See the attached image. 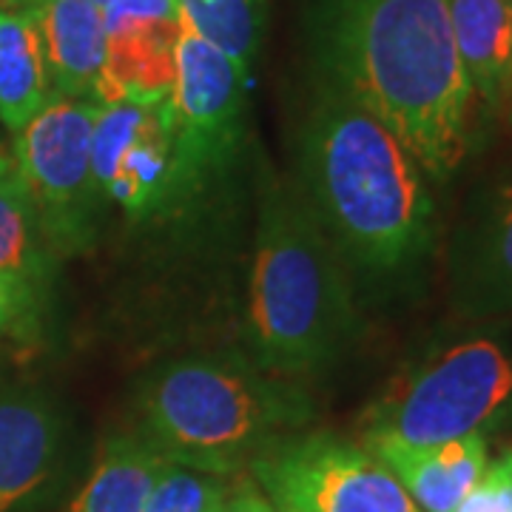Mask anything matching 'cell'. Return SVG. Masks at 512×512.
Returning a JSON list of instances; mask_svg holds the SVG:
<instances>
[{"label":"cell","mask_w":512,"mask_h":512,"mask_svg":"<svg viewBox=\"0 0 512 512\" xmlns=\"http://www.w3.org/2000/svg\"><path fill=\"white\" fill-rule=\"evenodd\" d=\"M92 3H94V6H100V9H106L111 0H92Z\"/></svg>","instance_id":"27"},{"label":"cell","mask_w":512,"mask_h":512,"mask_svg":"<svg viewBox=\"0 0 512 512\" xmlns=\"http://www.w3.org/2000/svg\"><path fill=\"white\" fill-rule=\"evenodd\" d=\"M15 168V160H12V154L6 151V148L0 146V174H6V171H12Z\"/></svg>","instance_id":"23"},{"label":"cell","mask_w":512,"mask_h":512,"mask_svg":"<svg viewBox=\"0 0 512 512\" xmlns=\"http://www.w3.org/2000/svg\"><path fill=\"white\" fill-rule=\"evenodd\" d=\"M137 436L177 467L237 478L316 416L296 379L245 353H200L154 367L134 393Z\"/></svg>","instance_id":"3"},{"label":"cell","mask_w":512,"mask_h":512,"mask_svg":"<svg viewBox=\"0 0 512 512\" xmlns=\"http://www.w3.org/2000/svg\"><path fill=\"white\" fill-rule=\"evenodd\" d=\"M69 421L40 390L0 393V512H32L63 478Z\"/></svg>","instance_id":"11"},{"label":"cell","mask_w":512,"mask_h":512,"mask_svg":"<svg viewBox=\"0 0 512 512\" xmlns=\"http://www.w3.org/2000/svg\"><path fill=\"white\" fill-rule=\"evenodd\" d=\"M55 259L18 168L0 174V279L12 282L37 305L52 282Z\"/></svg>","instance_id":"18"},{"label":"cell","mask_w":512,"mask_h":512,"mask_svg":"<svg viewBox=\"0 0 512 512\" xmlns=\"http://www.w3.org/2000/svg\"><path fill=\"white\" fill-rule=\"evenodd\" d=\"M23 6H29V0H12V6H9V9H23Z\"/></svg>","instance_id":"26"},{"label":"cell","mask_w":512,"mask_h":512,"mask_svg":"<svg viewBox=\"0 0 512 512\" xmlns=\"http://www.w3.org/2000/svg\"><path fill=\"white\" fill-rule=\"evenodd\" d=\"M296 185L350 282L393 291L433 251L427 174L382 120L325 83L299 131Z\"/></svg>","instance_id":"2"},{"label":"cell","mask_w":512,"mask_h":512,"mask_svg":"<svg viewBox=\"0 0 512 512\" xmlns=\"http://www.w3.org/2000/svg\"><path fill=\"white\" fill-rule=\"evenodd\" d=\"M92 163L106 202L120 205L131 220L168 217L185 205L168 100L100 106Z\"/></svg>","instance_id":"9"},{"label":"cell","mask_w":512,"mask_h":512,"mask_svg":"<svg viewBox=\"0 0 512 512\" xmlns=\"http://www.w3.org/2000/svg\"><path fill=\"white\" fill-rule=\"evenodd\" d=\"M254 248L245 356L296 382L336 365L356 336L353 282L299 185L265 188Z\"/></svg>","instance_id":"4"},{"label":"cell","mask_w":512,"mask_h":512,"mask_svg":"<svg viewBox=\"0 0 512 512\" xmlns=\"http://www.w3.org/2000/svg\"><path fill=\"white\" fill-rule=\"evenodd\" d=\"M362 447L396 476L421 512H453L490 467L484 433L427 447L396 439H370Z\"/></svg>","instance_id":"13"},{"label":"cell","mask_w":512,"mask_h":512,"mask_svg":"<svg viewBox=\"0 0 512 512\" xmlns=\"http://www.w3.org/2000/svg\"><path fill=\"white\" fill-rule=\"evenodd\" d=\"M0 6H12V0H0Z\"/></svg>","instance_id":"28"},{"label":"cell","mask_w":512,"mask_h":512,"mask_svg":"<svg viewBox=\"0 0 512 512\" xmlns=\"http://www.w3.org/2000/svg\"><path fill=\"white\" fill-rule=\"evenodd\" d=\"M32 311H35V302L12 282L0 279V333L18 325L20 319H26Z\"/></svg>","instance_id":"22"},{"label":"cell","mask_w":512,"mask_h":512,"mask_svg":"<svg viewBox=\"0 0 512 512\" xmlns=\"http://www.w3.org/2000/svg\"><path fill=\"white\" fill-rule=\"evenodd\" d=\"M97 114L94 100L55 94L15 134L12 160L57 256L89 251L106 208L92 163Z\"/></svg>","instance_id":"6"},{"label":"cell","mask_w":512,"mask_h":512,"mask_svg":"<svg viewBox=\"0 0 512 512\" xmlns=\"http://www.w3.org/2000/svg\"><path fill=\"white\" fill-rule=\"evenodd\" d=\"M501 461H504V470H507V478H510V484H512V453L510 456L501 458Z\"/></svg>","instance_id":"25"},{"label":"cell","mask_w":512,"mask_h":512,"mask_svg":"<svg viewBox=\"0 0 512 512\" xmlns=\"http://www.w3.org/2000/svg\"><path fill=\"white\" fill-rule=\"evenodd\" d=\"M211 512H279L254 478L237 476Z\"/></svg>","instance_id":"21"},{"label":"cell","mask_w":512,"mask_h":512,"mask_svg":"<svg viewBox=\"0 0 512 512\" xmlns=\"http://www.w3.org/2000/svg\"><path fill=\"white\" fill-rule=\"evenodd\" d=\"M458 60L487 114L504 109L512 63V0H447Z\"/></svg>","instance_id":"15"},{"label":"cell","mask_w":512,"mask_h":512,"mask_svg":"<svg viewBox=\"0 0 512 512\" xmlns=\"http://www.w3.org/2000/svg\"><path fill=\"white\" fill-rule=\"evenodd\" d=\"M313 66L393 131L427 180L447 183L467 154L473 89L447 0H311Z\"/></svg>","instance_id":"1"},{"label":"cell","mask_w":512,"mask_h":512,"mask_svg":"<svg viewBox=\"0 0 512 512\" xmlns=\"http://www.w3.org/2000/svg\"><path fill=\"white\" fill-rule=\"evenodd\" d=\"M57 97L94 100L106 63L103 9L92 0H29Z\"/></svg>","instance_id":"14"},{"label":"cell","mask_w":512,"mask_h":512,"mask_svg":"<svg viewBox=\"0 0 512 512\" xmlns=\"http://www.w3.org/2000/svg\"><path fill=\"white\" fill-rule=\"evenodd\" d=\"M248 476L279 512H421L379 458L330 433L279 441Z\"/></svg>","instance_id":"7"},{"label":"cell","mask_w":512,"mask_h":512,"mask_svg":"<svg viewBox=\"0 0 512 512\" xmlns=\"http://www.w3.org/2000/svg\"><path fill=\"white\" fill-rule=\"evenodd\" d=\"M254 80L220 49L185 32L177 43V80L168 97L183 202H191L237 157Z\"/></svg>","instance_id":"8"},{"label":"cell","mask_w":512,"mask_h":512,"mask_svg":"<svg viewBox=\"0 0 512 512\" xmlns=\"http://www.w3.org/2000/svg\"><path fill=\"white\" fill-rule=\"evenodd\" d=\"M106 63L94 103H163L177 80L180 0H111L103 9Z\"/></svg>","instance_id":"10"},{"label":"cell","mask_w":512,"mask_h":512,"mask_svg":"<svg viewBox=\"0 0 512 512\" xmlns=\"http://www.w3.org/2000/svg\"><path fill=\"white\" fill-rule=\"evenodd\" d=\"M55 97L32 9L0 6V123L18 134Z\"/></svg>","instance_id":"17"},{"label":"cell","mask_w":512,"mask_h":512,"mask_svg":"<svg viewBox=\"0 0 512 512\" xmlns=\"http://www.w3.org/2000/svg\"><path fill=\"white\" fill-rule=\"evenodd\" d=\"M450 296L467 319L512 313V180L470 202L450 242Z\"/></svg>","instance_id":"12"},{"label":"cell","mask_w":512,"mask_h":512,"mask_svg":"<svg viewBox=\"0 0 512 512\" xmlns=\"http://www.w3.org/2000/svg\"><path fill=\"white\" fill-rule=\"evenodd\" d=\"M504 106H507V117L512 123V63H510V74H507V94H504Z\"/></svg>","instance_id":"24"},{"label":"cell","mask_w":512,"mask_h":512,"mask_svg":"<svg viewBox=\"0 0 512 512\" xmlns=\"http://www.w3.org/2000/svg\"><path fill=\"white\" fill-rule=\"evenodd\" d=\"M512 419V350L493 333H473L421 356L367 407L362 441L441 444Z\"/></svg>","instance_id":"5"},{"label":"cell","mask_w":512,"mask_h":512,"mask_svg":"<svg viewBox=\"0 0 512 512\" xmlns=\"http://www.w3.org/2000/svg\"><path fill=\"white\" fill-rule=\"evenodd\" d=\"M165 467L168 461L137 433H114L100 444L69 512H143Z\"/></svg>","instance_id":"16"},{"label":"cell","mask_w":512,"mask_h":512,"mask_svg":"<svg viewBox=\"0 0 512 512\" xmlns=\"http://www.w3.org/2000/svg\"><path fill=\"white\" fill-rule=\"evenodd\" d=\"M234 478L197 473L188 467L168 464L148 495L143 512H211Z\"/></svg>","instance_id":"20"},{"label":"cell","mask_w":512,"mask_h":512,"mask_svg":"<svg viewBox=\"0 0 512 512\" xmlns=\"http://www.w3.org/2000/svg\"><path fill=\"white\" fill-rule=\"evenodd\" d=\"M180 23L208 46L220 49L254 80V60L265 26V0H180Z\"/></svg>","instance_id":"19"}]
</instances>
